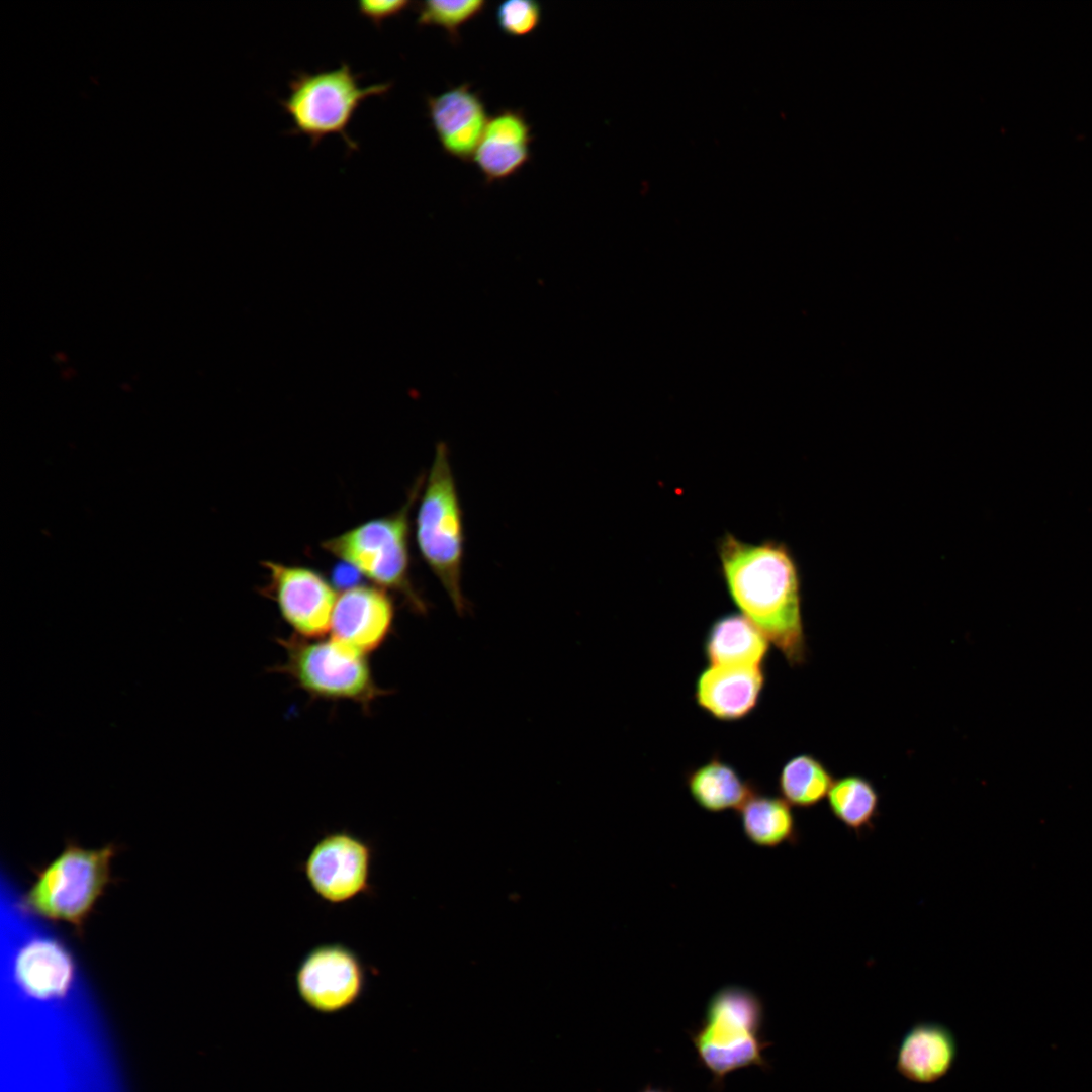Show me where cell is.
Segmentation results:
<instances>
[{
  "mask_svg": "<svg viewBox=\"0 0 1092 1092\" xmlns=\"http://www.w3.org/2000/svg\"><path fill=\"white\" fill-rule=\"evenodd\" d=\"M720 570L734 604L792 666L806 661L801 579L786 544L750 543L731 533L717 547Z\"/></svg>",
  "mask_w": 1092,
  "mask_h": 1092,
  "instance_id": "6da1fadb",
  "label": "cell"
},
{
  "mask_svg": "<svg viewBox=\"0 0 1092 1092\" xmlns=\"http://www.w3.org/2000/svg\"><path fill=\"white\" fill-rule=\"evenodd\" d=\"M120 845L88 848L68 839L48 863L33 867V880L19 907L52 923H64L82 937L86 923L108 887L115 883L112 860Z\"/></svg>",
  "mask_w": 1092,
  "mask_h": 1092,
  "instance_id": "7a4b0ae2",
  "label": "cell"
},
{
  "mask_svg": "<svg viewBox=\"0 0 1092 1092\" xmlns=\"http://www.w3.org/2000/svg\"><path fill=\"white\" fill-rule=\"evenodd\" d=\"M419 552L455 611L467 609L462 590L465 533L463 511L445 442L436 445L415 518Z\"/></svg>",
  "mask_w": 1092,
  "mask_h": 1092,
  "instance_id": "3957f363",
  "label": "cell"
},
{
  "mask_svg": "<svg viewBox=\"0 0 1092 1092\" xmlns=\"http://www.w3.org/2000/svg\"><path fill=\"white\" fill-rule=\"evenodd\" d=\"M763 1023V1001L747 987L723 986L710 997L702 1022L690 1038L714 1086L720 1087L737 1070L768 1067L763 1056L769 1045L761 1034Z\"/></svg>",
  "mask_w": 1092,
  "mask_h": 1092,
  "instance_id": "277c9868",
  "label": "cell"
},
{
  "mask_svg": "<svg viewBox=\"0 0 1092 1092\" xmlns=\"http://www.w3.org/2000/svg\"><path fill=\"white\" fill-rule=\"evenodd\" d=\"M424 482L421 475L397 512L363 522L322 543L325 551L350 565L373 585L398 593L413 611L421 614L427 612V605L410 575V513Z\"/></svg>",
  "mask_w": 1092,
  "mask_h": 1092,
  "instance_id": "5b68a950",
  "label": "cell"
},
{
  "mask_svg": "<svg viewBox=\"0 0 1092 1092\" xmlns=\"http://www.w3.org/2000/svg\"><path fill=\"white\" fill-rule=\"evenodd\" d=\"M285 658L274 667L309 697L348 701L369 712L387 691L375 681L367 655L333 638H279Z\"/></svg>",
  "mask_w": 1092,
  "mask_h": 1092,
  "instance_id": "8992f818",
  "label": "cell"
},
{
  "mask_svg": "<svg viewBox=\"0 0 1092 1092\" xmlns=\"http://www.w3.org/2000/svg\"><path fill=\"white\" fill-rule=\"evenodd\" d=\"M360 77L347 63L331 70L296 73L289 82L288 95L279 101L292 121L291 133L307 136L312 147L330 134H338L349 150H357V143L348 133L355 112L364 100L385 95L392 86H361Z\"/></svg>",
  "mask_w": 1092,
  "mask_h": 1092,
  "instance_id": "52a82bcc",
  "label": "cell"
},
{
  "mask_svg": "<svg viewBox=\"0 0 1092 1092\" xmlns=\"http://www.w3.org/2000/svg\"><path fill=\"white\" fill-rule=\"evenodd\" d=\"M267 570L263 593L276 605L293 634L322 638L330 631L338 594L333 584L309 567L274 561L262 563Z\"/></svg>",
  "mask_w": 1092,
  "mask_h": 1092,
  "instance_id": "ba28073f",
  "label": "cell"
},
{
  "mask_svg": "<svg viewBox=\"0 0 1092 1092\" xmlns=\"http://www.w3.org/2000/svg\"><path fill=\"white\" fill-rule=\"evenodd\" d=\"M372 848L348 831L323 836L303 863L318 897L332 904L350 901L369 889Z\"/></svg>",
  "mask_w": 1092,
  "mask_h": 1092,
  "instance_id": "9c48e42d",
  "label": "cell"
},
{
  "mask_svg": "<svg viewBox=\"0 0 1092 1092\" xmlns=\"http://www.w3.org/2000/svg\"><path fill=\"white\" fill-rule=\"evenodd\" d=\"M300 998L321 1013H335L354 1004L364 989V968L349 947L324 944L301 961L295 976Z\"/></svg>",
  "mask_w": 1092,
  "mask_h": 1092,
  "instance_id": "30bf717a",
  "label": "cell"
},
{
  "mask_svg": "<svg viewBox=\"0 0 1092 1092\" xmlns=\"http://www.w3.org/2000/svg\"><path fill=\"white\" fill-rule=\"evenodd\" d=\"M394 618V603L386 589L373 584L353 585L338 595L330 637L367 655L386 641Z\"/></svg>",
  "mask_w": 1092,
  "mask_h": 1092,
  "instance_id": "8fae6325",
  "label": "cell"
},
{
  "mask_svg": "<svg viewBox=\"0 0 1092 1092\" xmlns=\"http://www.w3.org/2000/svg\"><path fill=\"white\" fill-rule=\"evenodd\" d=\"M428 116L443 151L472 161L489 120L485 104L468 83L426 99Z\"/></svg>",
  "mask_w": 1092,
  "mask_h": 1092,
  "instance_id": "7c38bea8",
  "label": "cell"
},
{
  "mask_svg": "<svg viewBox=\"0 0 1092 1092\" xmlns=\"http://www.w3.org/2000/svg\"><path fill=\"white\" fill-rule=\"evenodd\" d=\"M764 684L763 667L708 665L696 679L695 700L714 719L738 721L757 706Z\"/></svg>",
  "mask_w": 1092,
  "mask_h": 1092,
  "instance_id": "4fadbf2b",
  "label": "cell"
},
{
  "mask_svg": "<svg viewBox=\"0 0 1092 1092\" xmlns=\"http://www.w3.org/2000/svg\"><path fill=\"white\" fill-rule=\"evenodd\" d=\"M13 974L17 985L28 996L38 1000L58 999L73 985L76 962L61 940L36 937L17 949Z\"/></svg>",
  "mask_w": 1092,
  "mask_h": 1092,
  "instance_id": "5bb4252c",
  "label": "cell"
},
{
  "mask_svg": "<svg viewBox=\"0 0 1092 1092\" xmlns=\"http://www.w3.org/2000/svg\"><path fill=\"white\" fill-rule=\"evenodd\" d=\"M532 127L518 109L489 117L472 161L487 184L516 175L531 159Z\"/></svg>",
  "mask_w": 1092,
  "mask_h": 1092,
  "instance_id": "9a60e30c",
  "label": "cell"
},
{
  "mask_svg": "<svg viewBox=\"0 0 1092 1092\" xmlns=\"http://www.w3.org/2000/svg\"><path fill=\"white\" fill-rule=\"evenodd\" d=\"M958 1056L952 1031L934 1021H922L903 1035L896 1057L898 1073L917 1084H930L948 1074Z\"/></svg>",
  "mask_w": 1092,
  "mask_h": 1092,
  "instance_id": "2e32d148",
  "label": "cell"
},
{
  "mask_svg": "<svg viewBox=\"0 0 1092 1092\" xmlns=\"http://www.w3.org/2000/svg\"><path fill=\"white\" fill-rule=\"evenodd\" d=\"M703 649L708 665L762 667L769 641L745 616L729 613L711 624Z\"/></svg>",
  "mask_w": 1092,
  "mask_h": 1092,
  "instance_id": "e0dca14e",
  "label": "cell"
},
{
  "mask_svg": "<svg viewBox=\"0 0 1092 1092\" xmlns=\"http://www.w3.org/2000/svg\"><path fill=\"white\" fill-rule=\"evenodd\" d=\"M689 794L702 809L711 813L738 811L758 786L745 780L729 762L714 755L685 776Z\"/></svg>",
  "mask_w": 1092,
  "mask_h": 1092,
  "instance_id": "ac0fdd59",
  "label": "cell"
},
{
  "mask_svg": "<svg viewBox=\"0 0 1092 1092\" xmlns=\"http://www.w3.org/2000/svg\"><path fill=\"white\" fill-rule=\"evenodd\" d=\"M745 837L759 847L795 845L800 834L791 805L756 790L737 811Z\"/></svg>",
  "mask_w": 1092,
  "mask_h": 1092,
  "instance_id": "d6986e66",
  "label": "cell"
},
{
  "mask_svg": "<svg viewBox=\"0 0 1092 1092\" xmlns=\"http://www.w3.org/2000/svg\"><path fill=\"white\" fill-rule=\"evenodd\" d=\"M827 800L833 817L856 836L874 829L879 815L880 795L866 777L847 775L834 780Z\"/></svg>",
  "mask_w": 1092,
  "mask_h": 1092,
  "instance_id": "ffe728a7",
  "label": "cell"
},
{
  "mask_svg": "<svg viewBox=\"0 0 1092 1092\" xmlns=\"http://www.w3.org/2000/svg\"><path fill=\"white\" fill-rule=\"evenodd\" d=\"M833 783L832 774L818 758L802 753L784 764L778 789L790 805L807 809L827 798Z\"/></svg>",
  "mask_w": 1092,
  "mask_h": 1092,
  "instance_id": "44dd1931",
  "label": "cell"
},
{
  "mask_svg": "<svg viewBox=\"0 0 1092 1092\" xmlns=\"http://www.w3.org/2000/svg\"><path fill=\"white\" fill-rule=\"evenodd\" d=\"M482 0L445 1L431 0L417 3L419 26H436L444 29L453 43L460 39V30L486 8Z\"/></svg>",
  "mask_w": 1092,
  "mask_h": 1092,
  "instance_id": "7402d4cb",
  "label": "cell"
},
{
  "mask_svg": "<svg viewBox=\"0 0 1092 1092\" xmlns=\"http://www.w3.org/2000/svg\"><path fill=\"white\" fill-rule=\"evenodd\" d=\"M495 17L503 33L512 37H524L539 26L542 7L533 0H509L498 4Z\"/></svg>",
  "mask_w": 1092,
  "mask_h": 1092,
  "instance_id": "603a6c76",
  "label": "cell"
},
{
  "mask_svg": "<svg viewBox=\"0 0 1092 1092\" xmlns=\"http://www.w3.org/2000/svg\"><path fill=\"white\" fill-rule=\"evenodd\" d=\"M412 3L406 0L392 1H360L357 4L359 13L370 20L374 25L380 26L385 20L400 15Z\"/></svg>",
  "mask_w": 1092,
  "mask_h": 1092,
  "instance_id": "cb8c5ba5",
  "label": "cell"
},
{
  "mask_svg": "<svg viewBox=\"0 0 1092 1092\" xmlns=\"http://www.w3.org/2000/svg\"><path fill=\"white\" fill-rule=\"evenodd\" d=\"M639 1092H670V1091L669 1090H664V1089H661V1088L652 1087L651 1085L648 1084L642 1090H640Z\"/></svg>",
  "mask_w": 1092,
  "mask_h": 1092,
  "instance_id": "d4e9b609",
  "label": "cell"
}]
</instances>
